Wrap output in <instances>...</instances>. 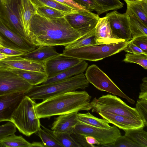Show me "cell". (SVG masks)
<instances>
[{
	"mask_svg": "<svg viewBox=\"0 0 147 147\" xmlns=\"http://www.w3.org/2000/svg\"><path fill=\"white\" fill-rule=\"evenodd\" d=\"M0 52L15 56H21L25 53L20 50L6 47H0Z\"/></svg>",
	"mask_w": 147,
	"mask_h": 147,
	"instance_id": "44",
	"label": "cell"
},
{
	"mask_svg": "<svg viewBox=\"0 0 147 147\" xmlns=\"http://www.w3.org/2000/svg\"><path fill=\"white\" fill-rule=\"evenodd\" d=\"M133 40L132 38L130 40L117 43L96 45L70 49H64L62 54L82 61H97L123 50Z\"/></svg>",
	"mask_w": 147,
	"mask_h": 147,
	"instance_id": "5",
	"label": "cell"
},
{
	"mask_svg": "<svg viewBox=\"0 0 147 147\" xmlns=\"http://www.w3.org/2000/svg\"><path fill=\"white\" fill-rule=\"evenodd\" d=\"M90 104L92 112L111 113L143 121L136 108L129 106L116 96L107 94L95 98Z\"/></svg>",
	"mask_w": 147,
	"mask_h": 147,
	"instance_id": "6",
	"label": "cell"
},
{
	"mask_svg": "<svg viewBox=\"0 0 147 147\" xmlns=\"http://www.w3.org/2000/svg\"><path fill=\"white\" fill-rule=\"evenodd\" d=\"M33 86L12 69L0 66V96L17 92L26 93Z\"/></svg>",
	"mask_w": 147,
	"mask_h": 147,
	"instance_id": "9",
	"label": "cell"
},
{
	"mask_svg": "<svg viewBox=\"0 0 147 147\" xmlns=\"http://www.w3.org/2000/svg\"><path fill=\"white\" fill-rule=\"evenodd\" d=\"M44 147L42 143L34 142L31 143V147Z\"/></svg>",
	"mask_w": 147,
	"mask_h": 147,
	"instance_id": "48",
	"label": "cell"
},
{
	"mask_svg": "<svg viewBox=\"0 0 147 147\" xmlns=\"http://www.w3.org/2000/svg\"><path fill=\"white\" fill-rule=\"evenodd\" d=\"M36 104L34 100L24 95L10 121L20 133L27 136L36 133L40 127V119L35 110Z\"/></svg>",
	"mask_w": 147,
	"mask_h": 147,
	"instance_id": "4",
	"label": "cell"
},
{
	"mask_svg": "<svg viewBox=\"0 0 147 147\" xmlns=\"http://www.w3.org/2000/svg\"><path fill=\"white\" fill-rule=\"evenodd\" d=\"M34 13V7L29 0H21L19 6L20 20L25 34L29 40L31 20Z\"/></svg>",
	"mask_w": 147,
	"mask_h": 147,
	"instance_id": "21",
	"label": "cell"
},
{
	"mask_svg": "<svg viewBox=\"0 0 147 147\" xmlns=\"http://www.w3.org/2000/svg\"><path fill=\"white\" fill-rule=\"evenodd\" d=\"M132 41L130 42L127 45L123 50L127 53L138 54H142L147 55V53L134 45Z\"/></svg>",
	"mask_w": 147,
	"mask_h": 147,
	"instance_id": "42",
	"label": "cell"
},
{
	"mask_svg": "<svg viewBox=\"0 0 147 147\" xmlns=\"http://www.w3.org/2000/svg\"><path fill=\"white\" fill-rule=\"evenodd\" d=\"M0 37L5 47L20 50L25 53L33 51L37 47L27 39L21 37L10 30L0 18Z\"/></svg>",
	"mask_w": 147,
	"mask_h": 147,
	"instance_id": "12",
	"label": "cell"
},
{
	"mask_svg": "<svg viewBox=\"0 0 147 147\" xmlns=\"http://www.w3.org/2000/svg\"><path fill=\"white\" fill-rule=\"evenodd\" d=\"M144 128L124 130L125 135L141 147H147V133Z\"/></svg>",
	"mask_w": 147,
	"mask_h": 147,
	"instance_id": "29",
	"label": "cell"
},
{
	"mask_svg": "<svg viewBox=\"0 0 147 147\" xmlns=\"http://www.w3.org/2000/svg\"><path fill=\"white\" fill-rule=\"evenodd\" d=\"M20 1L0 0V18L10 30L21 37L27 39L20 20L19 6Z\"/></svg>",
	"mask_w": 147,
	"mask_h": 147,
	"instance_id": "8",
	"label": "cell"
},
{
	"mask_svg": "<svg viewBox=\"0 0 147 147\" xmlns=\"http://www.w3.org/2000/svg\"><path fill=\"white\" fill-rule=\"evenodd\" d=\"M103 119L109 123L113 124L123 130L138 128L145 127L143 121L111 113L100 112L98 113Z\"/></svg>",
	"mask_w": 147,
	"mask_h": 147,
	"instance_id": "18",
	"label": "cell"
},
{
	"mask_svg": "<svg viewBox=\"0 0 147 147\" xmlns=\"http://www.w3.org/2000/svg\"><path fill=\"white\" fill-rule=\"evenodd\" d=\"M125 13L129 17L130 27L132 38L147 36V26L130 9L127 8Z\"/></svg>",
	"mask_w": 147,
	"mask_h": 147,
	"instance_id": "23",
	"label": "cell"
},
{
	"mask_svg": "<svg viewBox=\"0 0 147 147\" xmlns=\"http://www.w3.org/2000/svg\"><path fill=\"white\" fill-rule=\"evenodd\" d=\"M0 147H3V146L1 142H0Z\"/></svg>",
	"mask_w": 147,
	"mask_h": 147,
	"instance_id": "50",
	"label": "cell"
},
{
	"mask_svg": "<svg viewBox=\"0 0 147 147\" xmlns=\"http://www.w3.org/2000/svg\"><path fill=\"white\" fill-rule=\"evenodd\" d=\"M95 30L65 46L64 49H70L97 45L95 40Z\"/></svg>",
	"mask_w": 147,
	"mask_h": 147,
	"instance_id": "30",
	"label": "cell"
},
{
	"mask_svg": "<svg viewBox=\"0 0 147 147\" xmlns=\"http://www.w3.org/2000/svg\"><path fill=\"white\" fill-rule=\"evenodd\" d=\"M59 2L68 6L76 10L86 9L85 7L79 5L73 0H55Z\"/></svg>",
	"mask_w": 147,
	"mask_h": 147,
	"instance_id": "43",
	"label": "cell"
},
{
	"mask_svg": "<svg viewBox=\"0 0 147 147\" xmlns=\"http://www.w3.org/2000/svg\"><path fill=\"white\" fill-rule=\"evenodd\" d=\"M133 43L147 53V36H141L133 38Z\"/></svg>",
	"mask_w": 147,
	"mask_h": 147,
	"instance_id": "40",
	"label": "cell"
},
{
	"mask_svg": "<svg viewBox=\"0 0 147 147\" xmlns=\"http://www.w3.org/2000/svg\"><path fill=\"white\" fill-rule=\"evenodd\" d=\"M143 120L145 126H147V99L138 98L135 108Z\"/></svg>",
	"mask_w": 147,
	"mask_h": 147,
	"instance_id": "38",
	"label": "cell"
},
{
	"mask_svg": "<svg viewBox=\"0 0 147 147\" xmlns=\"http://www.w3.org/2000/svg\"><path fill=\"white\" fill-rule=\"evenodd\" d=\"M33 6L35 11V13L50 19L61 18L67 14L60 11L46 6Z\"/></svg>",
	"mask_w": 147,
	"mask_h": 147,
	"instance_id": "32",
	"label": "cell"
},
{
	"mask_svg": "<svg viewBox=\"0 0 147 147\" xmlns=\"http://www.w3.org/2000/svg\"><path fill=\"white\" fill-rule=\"evenodd\" d=\"M41 140L44 147H63L51 135L40 127L36 132Z\"/></svg>",
	"mask_w": 147,
	"mask_h": 147,
	"instance_id": "34",
	"label": "cell"
},
{
	"mask_svg": "<svg viewBox=\"0 0 147 147\" xmlns=\"http://www.w3.org/2000/svg\"><path fill=\"white\" fill-rule=\"evenodd\" d=\"M102 147H141L125 135L121 136L113 143L103 146Z\"/></svg>",
	"mask_w": 147,
	"mask_h": 147,
	"instance_id": "37",
	"label": "cell"
},
{
	"mask_svg": "<svg viewBox=\"0 0 147 147\" xmlns=\"http://www.w3.org/2000/svg\"><path fill=\"white\" fill-rule=\"evenodd\" d=\"M130 9L147 26V0H123Z\"/></svg>",
	"mask_w": 147,
	"mask_h": 147,
	"instance_id": "25",
	"label": "cell"
},
{
	"mask_svg": "<svg viewBox=\"0 0 147 147\" xmlns=\"http://www.w3.org/2000/svg\"><path fill=\"white\" fill-rule=\"evenodd\" d=\"M70 135L75 142L80 146V147H93L92 145L87 142L86 139V136L74 133H71Z\"/></svg>",
	"mask_w": 147,
	"mask_h": 147,
	"instance_id": "41",
	"label": "cell"
},
{
	"mask_svg": "<svg viewBox=\"0 0 147 147\" xmlns=\"http://www.w3.org/2000/svg\"><path fill=\"white\" fill-rule=\"evenodd\" d=\"M0 66L11 69H18L45 72L44 64L16 56L0 61Z\"/></svg>",
	"mask_w": 147,
	"mask_h": 147,
	"instance_id": "15",
	"label": "cell"
},
{
	"mask_svg": "<svg viewBox=\"0 0 147 147\" xmlns=\"http://www.w3.org/2000/svg\"><path fill=\"white\" fill-rule=\"evenodd\" d=\"M91 96L85 91L66 92L50 97L35 104L34 108L40 119L91 109Z\"/></svg>",
	"mask_w": 147,
	"mask_h": 147,
	"instance_id": "2",
	"label": "cell"
},
{
	"mask_svg": "<svg viewBox=\"0 0 147 147\" xmlns=\"http://www.w3.org/2000/svg\"><path fill=\"white\" fill-rule=\"evenodd\" d=\"M33 6H46L60 11L66 14L75 13L76 10L68 5L59 2L55 0H29Z\"/></svg>",
	"mask_w": 147,
	"mask_h": 147,
	"instance_id": "27",
	"label": "cell"
},
{
	"mask_svg": "<svg viewBox=\"0 0 147 147\" xmlns=\"http://www.w3.org/2000/svg\"><path fill=\"white\" fill-rule=\"evenodd\" d=\"M87 142L89 144L92 145L93 147H95L94 144L100 145V143L94 138L91 136H87L86 137Z\"/></svg>",
	"mask_w": 147,
	"mask_h": 147,
	"instance_id": "46",
	"label": "cell"
},
{
	"mask_svg": "<svg viewBox=\"0 0 147 147\" xmlns=\"http://www.w3.org/2000/svg\"><path fill=\"white\" fill-rule=\"evenodd\" d=\"M77 118L79 122L96 127L109 129L112 127L109 125V123L106 119L97 118L89 112L86 113H78Z\"/></svg>",
	"mask_w": 147,
	"mask_h": 147,
	"instance_id": "26",
	"label": "cell"
},
{
	"mask_svg": "<svg viewBox=\"0 0 147 147\" xmlns=\"http://www.w3.org/2000/svg\"><path fill=\"white\" fill-rule=\"evenodd\" d=\"M88 66V63L84 61L67 69L53 77L48 78L42 84H46L63 80L83 73Z\"/></svg>",
	"mask_w": 147,
	"mask_h": 147,
	"instance_id": "22",
	"label": "cell"
},
{
	"mask_svg": "<svg viewBox=\"0 0 147 147\" xmlns=\"http://www.w3.org/2000/svg\"><path fill=\"white\" fill-rule=\"evenodd\" d=\"M88 82L98 89L116 95L134 104L135 101L124 93L98 66L95 64L90 66L85 75Z\"/></svg>",
	"mask_w": 147,
	"mask_h": 147,
	"instance_id": "7",
	"label": "cell"
},
{
	"mask_svg": "<svg viewBox=\"0 0 147 147\" xmlns=\"http://www.w3.org/2000/svg\"><path fill=\"white\" fill-rule=\"evenodd\" d=\"M25 93L20 92L0 96V122L10 121Z\"/></svg>",
	"mask_w": 147,
	"mask_h": 147,
	"instance_id": "16",
	"label": "cell"
},
{
	"mask_svg": "<svg viewBox=\"0 0 147 147\" xmlns=\"http://www.w3.org/2000/svg\"><path fill=\"white\" fill-rule=\"evenodd\" d=\"M21 56L27 59L44 64L47 60L60 53L52 46L41 45Z\"/></svg>",
	"mask_w": 147,
	"mask_h": 147,
	"instance_id": "20",
	"label": "cell"
},
{
	"mask_svg": "<svg viewBox=\"0 0 147 147\" xmlns=\"http://www.w3.org/2000/svg\"><path fill=\"white\" fill-rule=\"evenodd\" d=\"M89 82L85 75L82 73L63 80L51 83L33 86L25 93L33 100H45L66 92L89 86Z\"/></svg>",
	"mask_w": 147,
	"mask_h": 147,
	"instance_id": "3",
	"label": "cell"
},
{
	"mask_svg": "<svg viewBox=\"0 0 147 147\" xmlns=\"http://www.w3.org/2000/svg\"><path fill=\"white\" fill-rule=\"evenodd\" d=\"M0 47H5L4 44L2 40L0 37Z\"/></svg>",
	"mask_w": 147,
	"mask_h": 147,
	"instance_id": "49",
	"label": "cell"
},
{
	"mask_svg": "<svg viewBox=\"0 0 147 147\" xmlns=\"http://www.w3.org/2000/svg\"><path fill=\"white\" fill-rule=\"evenodd\" d=\"M14 56H15L7 54L0 52V61L9 57Z\"/></svg>",
	"mask_w": 147,
	"mask_h": 147,
	"instance_id": "47",
	"label": "cell"
},
{
	"mask_svg": "<svg viewBox=\"0 0 147 147\" xmlns=\"http://www.w3.org/2000/svg\"><path fill=\"white\" fill-rule=\"evenodd\" d=\"M72 133L78 134L86 136H91L95 138L103 146L113 143L121 135L119 130L116 126H113L109 129L96 127L79 121Z\"/></svg>",
	"mask_w": 147,
	"mask_h": 147,
	"instance_id": "11",
	"label": "cell"
},
{
	"mask_svg": "<svg viewBox=\"0 0 147 147\" xmlns=\"http://www.w3.org/2000/svg\"><path fill=\"white\" fill-rule=\"evenodd\" d=\"M73 1L90 11H96L99 15L105 13L102 7L94 0H73Z\"/></svg>",
	"mask_w": 147,
	"mask_h": 147,
	"instance_id": "35",
	"label": "cell"
},
{
	"mask_svg": "<svg viewBox=\"0 0 147 147\" xmlns=\"http://www.w3.org/2000/svg\"><path fill=\"white\" fill-rule=\"evenodd\" d=\"M78 113V112H74L59 115L55 118L52 125L51 130L70 134L79 122L77 118Z\"/></svg>",
	"mask_w": 147,
	"mask_h": 147,
	"instance_id": "19",
	"label": "cell"
},
{
	"mask_svg": "<svg viewBox=\"0 0 147 147\" xmlns=\"http://www.w3.org/2000/svg\"><path fill=\"white\" fill-rule=\"evenodd\" d=\"M64 17L71 26L79 33L81 36L95 30L100 18L97 14L86 9L66 14Z\"/></svg>",
	"mask_w": 147,
	"mask_h": 147,
	"instance_id": "10",
	"label": "cell"
},
{
	"mask_svg": "<svg viewBox=\"0 0 147 147\" xmlns=\"http://www.w3.org/2000/svg\"><path fill=\"white\" fill-rule=\"evenodd\" d=\"M108 20L114 35L125 41L133 38L131 34L129 18L125 13H121L117 11L107 13L105 16Z\"/></svg>",
	"mask_w": 147,
	"mask_h": 147,
	"instance_id": "13",
	"label": "cell"
},
{
	"mask_svg": "<svg viewBox=\"0 0 147 147\" xmlns=\"http://www.w3.org/2000/svg\"><path fill=\"white\" fill-rule=\"evenodd\" d=\"M3 147H31V143L21 136L14 134L3 139L0 141Z\"/></svg>",
	"mask_w": 147,
	"mask_h": 147,
	"instance_id": "31",
	"label": "cell"
},
{
	"mask_svg": "<svg viewBox=\"0 0 147 147\" xmlns=\"http://www.w3.org/2000/svg\"><path fill=\"white\" fill-rule=\"evenodd\" d=\"M12 69L20 76L33 86L42 84L48 78L45 72L18 69Z\"/></svg>",
	"mask_w": 147,
	"mask_h": 147,
	"instance_id": "24",
	"label": "cell"
},
{
	"mask_svg": "<svg viewBox=\"0 0 147 147\" xmlns=\"http://www.w3.org/2000/svg\"><path fill=\"white\" fill-rule=\"evenodd\" d=\"M41 125L43 129L51 135L63 147H80L74 140L70 134L54 131Z\"/></svg>",
	"mask_w": 147,
	"mask_h": 147,
	"instance_id": "28",
	"label": "cell"
},
{
	"mask_svg": "<svg viewBox=\"0 0 147 147\" xmlns=\"http://www.w3.org/2000/svg\"><path fill=\"white\" fill-rule=\"evenodd\" d=\"M16 127L11 121L0 126V142L3 139L12 135L16 132Z\"/></svg>",
	"mask_w": 147,
	"mask_h": 147,
	"instance_id": "39",
	"label": "cell"
},
{
	"mask_svg": "<svg viewBox=\"0 0 147 147\" xmlns=\"http://www.w3.org/2000/svg\"><path fill=\"white\" fill-rule=\"evenodd\" d=\"M141 92L139 96V98L147 99V77H144L142 79V83L140 85Z\"/></svg>",
	"mask_w": 147,
	"mask_h": 147,
	"instance_id": "45",
	"label": "cell"
},
{
	"mask_svg": "<svg viewBox=\"0 0 147 147\" xmlns=\"http://www.w3.org/2000/svg\"><path fill=\"white\" fill-rule=\"evenodd\" d=\"M103 8L105 13L117 10L123 7L124 4L120 0H94Z\"/></svg>",
	"mask_w": 147,
	"mask_h": 147,
	"instance_id": "36",
	"label": "cell"
},
{
	"mask_svg": "<svg viewBox=\"0 0 147 147\" xmlns=\"http://www.w3.org/2000/svg\"><path fill=\"white\" fill-rule=\"evenodd\" d=\"M123 61L126 63H135L147 69V55L142 54L127 53Z\"/></svg>",
	"mask_w": 147,
	"mask_h": 147,
	"instance_id": "33",
	"label": "cell"
},
{
	"mask_svg": "<svg viewBox=\"0 0 147 147\" xmlns=\"http://www.w3.org/2000/svg\"><path fill=\"white\" fill-rule=\"evenodd\" d=\"M136 0L138 1H142V0Z\"/></svg>",
	"mask_w": 147,
	"mask_h": 147,
	"instance_id": "51",
	"label": "cell"
},
{
	"mask_svg": "<svg viewBox=\"0 0 147 147\" xmlns=\"http://www.w3.org/2000/svg\"><path fill=\"white\" fill-rule=\"evenodd\" d=\"M29 40L37 46H65L81 35L64 17L50 19L34 13L31 19Z\"/></svg>",
	"mask_w": 147,
	"mask_h": 147,
	"instance_id": "1",
	"label": "cell"
},
{
	"mask_svg": "<svg viewBox=\"0 0 147 147\" xmlns=\"http://www.w3.org/2000/svg\"><path fill=\"white\" fill-rule=\"evenodd\" d=\"M95 40L97 45L117 43L125 41L113 34L107 18H100L96 25Z\"/></svg>",
	"mask_w": 147,
	"mask_h": 147,
	"instance_id": "17",
	"label": "cell"
},
{
	"mask_svg": "<svg viewBox=\"0 0 147 147\" xmlns=\"http://www.w3.org/2000/svg\"><path fill=\"white\" fill-rule=\"evenodd\" d=\"M82 61L62 53L47 61L44 63L48 78L53 77Z\"/></svg>",
	"mask_w": 147,
	"mask_h": 147,
	"instance_id": "14",
	"label": "cell"
}]
</instances>
